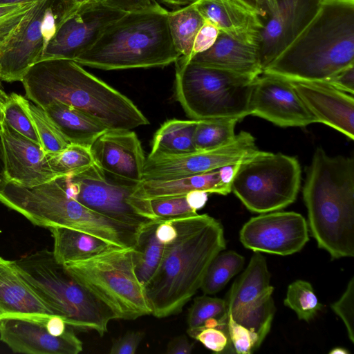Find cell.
<instances>
[{"label":"cell","mask_w":354,"mask_h":354,"mask_svg":"<svg viewBox=\"0 0 354 354\" xmlns=\"http://www.w3.org/2000/svg\"><path fill=\"white\" fill-rule=\"evenodd\" d=\"M0 203L35 225L79 230L120 248L135 247L144 226L126 224L86 207L71 195L68 176L33 187L8 181L0 187Z\"/></svg>","instance_id":"5b68a950"},{"label":"cell","mask_w":354,"mask_h":354,"mask_svg":"<svg viewBox=\"0 0 354 354\" xmlns=\"http://www.w3.org/2000/svg\"><path fill=\"white\" fill-rule=\"evenodd\" d=\"M207 348L221 353L232 346L227 333L214 327H205L199 329L194 337Z\"/></svg>","instance_id":"7bdbcfd3"},{"label":"cell","mask_w":354,"mask_h":354,"mask_svg":"<svg viewBox=\"0 0 354 354\" xmlns=\"http://www.w3.org/2000/svg\"><path fill=\"white\" fill-rule=\"evenodd\" d=\"M190 61L254 79L263 73L259 46L240 41L222 32L209 49L195 55Z\"/></svg>","instance_id":"d4e9b609"},{"label":"cell","mask_w":354,"mask_h":354,"mask_svg":"<svg viewBox=\"0 0 354 354\" xmlns=\"http://www.w3.org/2000/svg\"><path fill=\"white\" fill-rule=\"evenodd\" d=\"M198 120L171 119L153 136L150 155H179L196 151L194 133Z\"/></svg>","instance_id":"f1b7e54d"},{"label":"cell","mask_w":354,"mask_h":354,"mask_svg":"<svg viewBox=\"0 0 354 354\" xmlns=\"http://www.w3.org/2000/svg\"><path fill=\"white\" fill-rule=\"evenodd\" d=\"M145 333L142 331H128L113 340L110 354H135Z\"/></svg>","instance_id":"bcb514c9"},{"label":"cell","mask_w":354,"mask_h":354,"mask_svg":"<svg viewBox=\"0 0 354 354\" xmlns=\"http://www.w3.org/2000/svg\"><path fill=\"white\" fill-rule=\"evenodd\" d=\"M250 115L282 127H305L317 122L290 80L264 73L254 81Z\"/></svg>","instance_id":"e0dca14e"},{"label":"cell","mask_w":354,"mask_h":354,"mask_svg":"<svg viewBox=\"0 0 354 354\" xmlns=\"http://www.w3.org/2000/svg\"><path fill=\"white\" fill-rule=\"evenodd\" d=\"M45 161L57 176L76 174L95 163L90 148L75 144L57 152L46 153Z\"/></svg>","instance_id":"e575fe53"},{"label":"cell","mask_w":354,"mask_h":354,"mask_svg":"<svg viewBox=\"0 0 354 354\" xmlns=\"http://www.w3.org/2000/svg\"><path fill=\"white\" fill-rule=\"evenodd\" d=\"M219 32L220 30L214 24L205 20L195 37L190 59L195 55L209 49L216 41Z\"/></svg>","instance_id":"ee69618b"},{"label":"cell","mask_w":354,"mask_h":354,"mask_svg":"<svg viewBox=\"0 0 354 354\" xmlns=\"http://www.w3.org/2000/svg\"><path fill=\"white\" fill-rule=\"evenodd\" d=\"M284 305L306 322L313 319L322 308L312 285L304 280H297L288 286Z\"/></svg>","instance_id":"8d00e7d4"},{"label":"cell","mask_w":354,"mask_h":354,"mask_svg":"<svg viewBox=\"0 0 354 354\" xmlns=\"http://www.w3.org/2000/svg\"><path fill=\"white\" fill-rule=\"evenodd\" d=\"M133 249L114 247L64 264L67 272L119 319L134 320L151 315L144 286L135 273Z\"/></svg>","instance_id":"9c48e42d"},{"label":"cell","mask_w":354,"mask_h":354,"mask_svg":"<svg viewBox=\"0 0 354 354\" xmlns=\"http://www.w3.org/2000/svg\"><path fill=\"white\" fill-rule=\"evenodd\" d=\"M354 65V0H323L315 17L263 73L326 82Z\"/></svg>","instance_id":"3957f363"},{"label":"cell","mask_w":354,"mask_h":354,"mask_svg":"<svg viewBox=\"0 0 354 354\" xmlns=\"http://www.w3.org/2000/svg\"><path fill=\"white\" fill-rule=\"evenodd\" d=\"M76 4L78 6H82L84 4L92 3L97 1L98 0H73Z\"/></svg>","instance_id":"6125c7cd"},{"label":"cell","mask_w":354,"mask_h":354,"mask_svg":"<svg viewBox=\"0 0 354 354\" xmlns=\"http://www.w3.org/2000/svg\"><path fill=\"white\" fill-rule=\"evenodd\" d=\"M6 182H8V180L6 174L4 151L0 125V187Z\"/></svg>","instance_id":"11a10c76"},{"label":"cell","mask_w":354,"mask_h":354,"mask_svg":"<svg viewBox=\"0 0 354 354\" xmlns=\"http://www.w3.org/2000/svg\"><path fill=\"white\" fill-rule=\"evenodd\" d=\"M29 101L12 93L3 104V120L12 129L37 144L40 141L29 111Z\"/></svg>","instance_id":"d590c367"},{"label":"cell","mask_w":354,"mask_h":354,"mask_svg":"<svg viewBox=\"0 0 354 354\" xmlns=\"http://www.w3.org/2000/svg\"><path fill=\"white\" fill-rule=\"evenodd\" d=\"M177 235L176 228L171 221H160L156 229L157 239L166 245L173 241Z\"/></svg>","instance_id":"681fc988"},{"label":"cell","mask_w":354,"mask_h":354,"mask_svg":"<svg viewBox=\"0 0 354 354\" xmlns=\"http://www.w3.org/2000/svg\"><path fill=\"white\" fill-rule=\"evenodd\" d=\"M243 1H245V3H247L248 5H250L252 8H254V9H256L260 13V15L262 17V15L260 11V9H259V7L257 0H243ZM262 19H263V18H262Z\"/></svg>","instance_id":"94428289"},{"label":"cell","mask_w":354,"mask_h":354,"mask_svg":"<svg viewBox=\"0 0 354 354\" xmlns=\"http://www.w3.org/2000/svg\"><path fill=\"white\" fill-rule=\"evenodd\" d=\"M236 118H214L198 120L194 133L196 151L209 150L223 146L236 136Z\"/></svg>","instance_id":"836d02e7"},{"label":"cell","mask_w":354,"mask_h":354,"mask_svg":"<svg viewBox=\"0 0 354 354\" xmlns=\"http://www.w3.org/2000/svg\"><path fill=\"white\" fill-rule=\"evenodd\" d=\"M163 8L126 13L108 26L74 62L102 70L164 67L180 56Z\"/></svg>","instance_id":"8992f818"},{"label":"cell","mask_w":354,"mask_h":354,"mask_svg":"<svg viewBox=\"0 0 354 354\" xmlns=\"http://www.w3.org/2000/svg\"><path fill=\"white\" fill-rule=\"evenodd\" d=\"M196 190L221 195H227L231 192V189L221 183L218 169L207 173L176 179L142 180L138 183L134 195L141 198L150 199L186 195Z\"/></svg>","instance_id":"484cf974"},{"label":"cell","mask_w":354,"mask_h":354,"mask_svg":"<svg viewBox=\"0 0 354 354\" xmlns=\"http://www.w3.org/2000/svg\"><path fill=\"white\" fill-rule=\"evenodd\" d=\"M160 221L153 220L143 226L133 249L135 273L143 286L157 270L164 252L165 245L156 236V229Z\"/></svg>","instance_id":"f546056e"},{"label":"cell","mask_w":354,"mask_h":354,"mask_svg":"<svg viewBox=\"0 0 354 354\" xmlns=\"http://www.w3.org/2000/svg\"><path fill=\"white\" fill-rule=\"evenodd\" d=\"M125 14L106 6L102 0L80 6L60 25L48 42L41 60L75 61L94 44L108 26Z\"/></svg>","instance_id":"9a60e30c"},{"label":"cell","mask_w":354,"mask_h":354,"mask_svg":"<svg viewBox=\"0 0 354 354\" xmlns=\"http://www.w3.org/2000/svg\"><path fill=\"white\" fill-rule=\"evenodd\" d=\"M46 319L4 318L0 319V340L12 352L26 354H77L82 341L68 326L60 335L48 329Z\"/></svg>","instance_id":"d6986e66"},{"label":"cell","mask_w":354,"mask_h":354,"mask_svg":"<svg viewBox=\"0 0 354 354\" xmlns=\"http://www.w3.org/2000/svg\"><path fill=\"white\" fill-rule=\"evenodd\" d=\"M29 111L41 145L46 153L62 151L70 145L43 108L30 102Z\"/></svg>","instance_id":"74e56055"},{"label":"cell","mask_w":354,"mask_h":354,"mask_svg":"<svg viewBox=\"0 0 354 354\" xmlns=\"http://www.w3.org/2000/svg\"><path fill=\"white\" fill-rule=\"evenodd\" d=\"M3 122V105L0 102V125Z\"/></svg>","instance_id":"be15d7a7"},{"label":"cell","mask_w":354,"mask_h":354,"mask_svg":"<svg viewBox=\"0 0 354 354\" xmlns=\"http://www.w3.org/2000/svg\"><path fill=\"white\" fill-rule=\"evenodd\" d=\"M90 150L95 164L107 174L124 180H142L146 158L133 131L108 129L93 142Z\"/></svg>","instance_id":"ffe728a7"},{"label":"cell","mask_w":354,"mask_h":354,"mask_svg":"<svg viewBox=\"0 0 354 354\" xmlns=\"http://www.w3.org/2000/svg\"><path fill=\"white\" fill-rule=\"evenodd\" d=\"M308 223L295 212H271L251 218L242 227V244L254 252L281 256L300 251L309 240Z\"/></svg>","instance_id":"2e32d148"},{"label":"cell","mask_w":354,"mask_h":354,"mask_svg":"<svg viewBox=\"0 0 354 354\" xmlns=\"http://www.w3.org/2000/svg\"><path fill=\"white\" fill-rule=\"evenodd\" d=\"M322 1L276 0V10L263 21L260 33L259 55L263 72L313 19Z\"/></svg>","instance_id":"ac0fdd59"},{"label":"cell","mask_w":354,"mask_h":354,"mask_svg":"<svg viewBox=\"0 0 354 354\" xmlns=\"http://www.w3.org/2000/svg\"><path fill=\"white\" fill-rule=\"evenodd\" d=\"M258 151L254 138L241 131L229 143L212 149L179 155L149 154L142 180H166L201 174L242 162Z\"/></svg>","instance_id":"5bb4252c"},{"label":"cell","mask_w":354,"mask_h":354,"mask_svg":"<svg viewBox=\"0 0 354 354\" xmlns=\"http://www.w3.org/2000/svg\"><path fill=\"white\" fill-rule=\"evenodd\" d=\"M193 3L204 19L220 32L259 46L263 21L260 13L243 0H196Z\"/></svg>","instance_id":"603a6c76"},{"label":"cell","mask_w":354,"mask_h":354,"mask_svg":"<svg viewBox=\"0 0 354 354\" xmlns=\"http://www.w3.org/2000/svg\"><path fill=\"white\" fill-rule=\"evenodd\" d=\"M19 271L54 315L81 331L103 336L114 313L57 263L53 252L42 249L15 260Z\"/></svg>","instance_id":"52a82bcc"},{"label":"cell","mask_w":354,"mask_h":354,"mask_svg":"<svg viewBox=\"0 0 354 354\" xmlns=\"http://www.w3.org/2000/svg\"><path fill=\"white\" fill-rule=\"evenodd\" d=\"M37 0H0V5H16L35 2Z\"/></svg>","instance_id":"6f0895ef"},{"label":"cell","mask_w":354,"mask_h":354,"mask_svg":"<svg viewBox=\"0 0 354 354\" xmlns=\"http://www.w3.org/2000/svg\"><path fill=\"white\" fill-rule=\"evenodd\" d=\"M317 122L354 139V98L325 82L291 81Z\"/></svg>","instance_id":"7402d4cb"},{"label":"cell","mask_w":354,"mask_h":354,"mask_svg":"<svg viewBox=\"0 0 354 354\" xmlns=\"http://www.w3.org/2000/svg\"><path fill=\"white\" fill-rule=\"evenodd\" d=\"M46 326L48 330L55 335L63 334L68 327L64 320L56 315L51 317L47 320Z\"/></svg>","instance_id":"f5cc1de1"},{"label":"cell","mask_w":354,"mask_h":354,"mask_svg":"<svg viewBox=\"0 0 354 354\" xmlns=\"http://www.w3.org/2000/svg\"><path fill=\"white\" fill-rule=\"evenodd\" d=\"M53 316L52 311L21 273L15 260L0 257V319H46Z\"/></svg>","instance_id":"cb8c5ba5"},{"label":"cell","mask_w":354,"mask_h":354,"mask_svg":"<svg viewBox=\"0 0 354 354\" xmlns=\"http://www.w3.org/2000/svg\"><path fill=\"white\" fill-rule=\"evenodd\" d=\"M170 8L176 9L195 2L196 0H160Z\"/></svg>","instance_id":"9f6ffc18"},{"label":"cell","mask_w":354,"mask_h":354,"mask_svg":"<svg viewBox=\"0 0 354 354\" xmlns=\"http://www.w3.org/2000/svg\"><path fill=\"white\" fill-rule=\"evenodd\" d=\"M1 133L8 181L33 187L58 177L48 168L41 145L19 133L4 120Z\"/></svg>","instance_id":"44dd1931"},{"label":"cell","mask_w":354,"mask_h":354,"mask_svg":"<svg viewBox=\"0 0 354 354\" xmlns=\"http://www.w3.org/2000/svg\"><path fill=\"white\" fill-rule=\"evenodd\" d=\"M227 331L231 345L236 353L250 354L261 344L257 335L236 323L229 315Z\"/></svg>","instance_id":"ab89813d"},{"label":"cell","mask_w":354,"mask_h":354,"mask_svg":"<svg viewBox=\"0 0 354 354\" xmlns=\"http://www.w3.org/2000/svg\"><path fill=\"white\" fill-rule=\"evenodd\" d=\"M244 257L233 250L220 252L211 261L201 290L205 295L219 292L243 267Z\"/></svg>","instance_id":"d6a6232c"},{"label":"cell","mask_w":354,"mask_h":354,"mask_svg":"<svg viewBox=\"0 0 354 354\" xmlns=\"http://www.w3.org/2000/svg\"><path fill=\"white\" fill-rule=\"evenodd\" d=\"M43 109L70 144L90 148L108 130L88 115L59 101H52Z\"/></svg>","instance_id":"4316f807"},{"label":"cell","mask_w":354,"mask_h":354,"mask_svg":"<svg viewBox=\"0 0 354 354\" xmlns=\"http://www.w3.org/2000/svg\"><path fill=\"white\" fill-rule=\"evenodd\" d=\"M20 82L27 98L41 108L59 101L84 112L110 130H131L149 124L129 98L73 60L39 61Z\"/></svg>","instance_id":"7a4b0ae2"},{"label":"cell","mask_w":354,"mask_h":354,"mask_svg":"<svg viewBox=\"0 0 354 354\" xmlns=\"http://www.w3.org/2000/svg\"><path fill=\"white\" fill-rule=\"evenodd\" d=\"M204 18L190 3L168 12V24L173 43L180 57L189 62L194 41Z\"/></svg>","instance_id":"4dcf8cb0"},{"label":"cell","mask_w":354,"mask_h":354,"mask_svg":"<svg viewBox=\"0 0 354 354\" xmlns=\"http://www.w3.org/2000/svg\"><path fill=\"white\" fill-rule=\"evenodd\" d=\"M207 194L204 191H192L186 194V199L189 206L197 212L205 206L208 198Z\"/></svg>","instance_id":"f907efd6"},{"label":"cell","mask_w":354,"mask_h":354,"mask_svg":"<svg viewBox=\"0 0 354 354\" xmlns=\"http://www.w3.org/2000/svg\"><path fill=\"white\" fill-rule=\"evenodd\" d=\"M303 196L318 247L333 259L353 257V158L330 156L318 147L307 172Z\"/></svg>","instance_id":"277c9868"},{"label":"cell","mask_w":354,"mask_h":354,"mask_svg":"<svg viewBox=\"0 0 354 354\" xmlns=\"http://www.w3.org/2000/svg\"><path fill=\"white\" fill-rule=\"evenodd\" d=\"M34 3L0 5V45L17 30Z\"/></svg>","instance_id":"60d3db41"},{"label":"cell","mask_w":354,"mask_h":354,"mask_svg":"<svg viewBox=\"0 0 354 354\" xmlns=\"http://www.w3.org/2000/svg\"><path fill=\"white\" fill-rule=\"evenodd\" d=\"M301 174L296 158L259 150L241 163L231 192L252 212H274L296 200Z\"/></svg>","instance_id":"30bf717a"},{"label":"cell","mask_w":354,"mask_h":354,"mask_svg":"<svg viewBox=\"0 0 354 354\" xmlns=\"http://www.w3.org/2000/svg\"><path fill=\"white\" fill-rule=\"evenodd\" d=\"M102 1L106 6L126 13L158 10L164 8L156 0H102Z\"/></svg>","instance_id":"f6af8a7d"},{"label":"cell","mask_w":354,"mask_h":354,"mask_svg":"<svg viewBox=\"0 0 354 354\" xmlns=\"http://www.w3.org/2000/svg\"><path fill=\"white\" fill-rule=\"evenodd\" d=\"M194 348V343L189 341L187 337L181 335L170 340L166 348L167 354H189Z\"/></svg>","instance_id":"c3c4849f"},{"label":"cell","mask_w":354,"mask_h":354,"mask_svg":"<svg viewBox=\"0 0 354 354\" xmlns=\"http://www.w3.org/2000/svg\"><path fill=\"white\" fill-rule=\"evenodd\" d=\"M149 201L157 220L169 221L198 214L188 204L186 195L154 198Z\"/></svg>","instance_id":"f35d334b"},{"label":"cell","mask_w":354,"mask_h":354,"mask_svg":"<svg viewBox=\"0 0 354 354\" xmlns=\"http://www.w3.org/2000/svg\"><path fill=\"white\" fill-rule=\"evenodd\" d=\"M228 312L225 300L207 295L194 298L187 316L188 335L194 337L201 328L214 327L228 333Z\"/></svg>","instance_id":"1f68e13d"},{"label":"cell","mask_w":354,"mask_h":354,"mask_svg":"<svg viewBox=\"0 0 354 354\" xmlns=\"http://www.w3.org/2000/svg\"><path fill=\"white\" fill-rule=\"evenodd\" d=\"M68 180L74 198L106 217L137 227L157 220L149 199L134 195L138 183L113 176L95 163L68 176Z\"/></svg>","instance_id":"7c38bea8"},{"label":"cell","mask_w":354,"mask_h":354,"mask_svg":"<svg viewBox=\"0 0 354 354\" xmlns=\"http://www.w3.org/2000/svg\"><path fill=\"white\" fill-rule=\"evenodd\" d=\"M260 11L262 15L263 21L270 17L276 10V0H257Z\"/></svg>","instance_id":"db71d44e"},{"label":"cell","mask_w":354,"mask_h":354,"mask_svg":"<svg viewBox=\"0 0 354 354\" xmlns=\"http://www.w3.org/2000/svg\"><path fill=\"white\" fill-rule=\"evenodd\" d=\"M327 83L335 88L353 95L354 92V65L351 66L331 77Z\"/></svg>","instance_id":"7dc6e473"},{"label":"cell","mask_w":354,"mask_h":354,"mask_svg":"<svg viewBox=\"0 0 354 354\" xmlns=\"http://www.w3.org/2000/svg\"><path fill=\"white\" fill-rule=\"evenodd\" d=\"M79 6L73 0H37L17 30L0 45L1 81H21L41 60L62 22Z\"/></svg>","instance_id":"8fae6325"},{"label":"cell","mask_w":354,"mask_h":354,"mask_svg":"<svg viewBox=\"0 0 354 354\" xmlns=\"http://www.w3.org/2000/svg\"><path fill=\"white\" fill-rule=\"evenodd\" d=\"M175 96L192 120H241L250 115L254 80L235 73L186 61L175 62Z\"/></svg>","instance_id":"ba28073f"},{"label":"cell","mask_w":354,"mask_h":354,"mask_svg":"<svg viewBox=\"0 0 354 354\" xmlns=\"http://www.w3.org/2000/svg\"><path fill=\"white\" fill-rule=\"evenodd\" d=\"M354 277L349 281L342 297L331 304V308L343 321L349 339L354 343L353 326Z\"/></svg>","instance_id":"b9f144b4"},{"label":"cell","mask_w":354,"mask_h":354,"mask_svg":"<svg viewBox=\"0 0 354 354\" xmlns=\"http://www.w3.org/2000/svg\"><path fill=\"white\" fill-rule=\"evenodd\" d=\"M349 351L344 348L336 347L330 351V354H348Z\"/></svg>","instance_id":"680465c9"},{"label":"cell","mask_w":354,"mask_h":354,"mask_svg":"<svg viewBox=\"0 0 354 354\" xmlns=\"http://www.w3.org/2000/svg\"><path fill=\"white\" fill-rule=\"evenodd\" d=\"M254 252L232 286L226 302L228 315L263 342L270 330L276 308L266 260L258 252Z\"/></svg>","instance_id":"4fadbf2b"},{"label":"cell","mask_w":354,"mask_h":354,"mask_svg":"<svg viewBox=\"0 0 354 354\" xmlns=\"http://www.w3.org/2000/svg\"><path fill=\"white\" fill-rule=\"evenodd\" d=\"M48 230L53 239V256L56 261L62 265L83 260L118 247L89 234L71 228L54 227Z\"/></svg>","instance_id":"83f0119b"},{"label":"cell","mask_w":354,"mask_h":354,"mask_svg":"<svg viewBox=\"0 0 354 354\" xmlns=\"http://www.w3.org/2000/svg\"><path fill=\"white\" fill-rule=\"evenodd\" d=\"M177 235L165 245L160 263L144 289L151 315L180 313L201 288L212 259L225 248L223 227L207 214L170 220Z\"/></svg>","instance_id":"6da1fadb"},{"label":"cell","mask_w":354,"mask_h":354,"mask_svg":"<svg viewBox=\"0 0 354 354\" xmlns=\"http://www.w3.org/2000/svg\"><path fill=\"white\" fill-rule=\"evenodd\" d=\"M1 81V69H0V102L3 105L6 101V100L8 99V95H7L2 89Z\"/></svg>","instance_id":"91938a15"},{"label":"cell","mask_w":354,"mask_h":354,"mask_svg":"<svg viewBox=\"0 0 354 354\" xmlns=\"http://www.w3.org/2000/svg\"><path fill=\"white\" fill-rule=\"evenodd\" d=\"M241 162L223 166L218 169L221 183L231 189L232 180Z\"/></svg>","instance_id":"816d5d0a"}]
</instances>
